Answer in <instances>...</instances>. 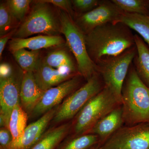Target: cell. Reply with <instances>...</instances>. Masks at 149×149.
<instances>
[{
    "mask_svg": "<svg viewBox=\"0 0 149 149\" xmlns=\"http://www.w3.org/2000/svg\"><path fill=\"white\" fill-rule=\"evenodd\" d=\"M42 2L52 4L63 10L70 16L73 14L72 1L68 0H40Z\"/></svg>",
    "mask_w": 149,
    "mask_h": 149,
    "instance_id": "obj_29",
    "label": "cell"
},
{
    "mask_svg": "<svg viewBox=\"0 0 149 149\" xmlns=\"http://www.w3.org/2000/svg\"><path fill=\"white\" fill-rule=\"evenodd\" d=\"M147 6H148V8L149 10V0H146Z\"/></svg>",
    "mask_w": 149,
    "mask_h": 149,
    "instance_id": "obj_33",
    "label": "cell"
},
{
    "mask_svg": "<svg viewBox=\"0 0 149 149\" xmlns=\"http://www.w3.org/2000/svg\"><path fill=\"white\" fill-rule=\"evenodd\" d=\"M100 149H149V123L122 126Z\"/></svg>",
    "mask_w": 149,
    "mask_h": 149,
    "instance_id": "obj_8",
    "label": "cell"
},
{
    "mask_svg": "<svg viewBox=\"0 0 149 149\" xmlns=\"http://www.w3.org/2000/svg\"><path fill=\"white\" fill-rule=\"evenodd\" d=\"M27 113L20 104L14 108L9 121L8 129L12 136V149H16L27 127Z\"/></svg>",
    "mask_w": 149,
    "mask_h": 149,
    "instance_id": "obj_19",
    "label": "cell"
},
{
    "mask_svg": "<svg viewBox=\"0 0 149 149\" xmlns=\"http://www.w3.org/2000/svg\"><path fill=\"white\" fill-rule=\"evenodd\" d=\"M99 143L100 139L97 135L86 134L60 144L57 149H90Z\"/></svg>",
    "mask_w": 149,
    "mask_h": 149,
    "instance_id": "obj_23",
    "label": "cell"
},
{
    "mask_svg": "<svg viewBox=\"0 0 149 149\" xmlns=\"http://www.w3.org/2000/svg\"><path fill=\"white\" fill-rule=\"evenodd\" d=\"M17 62L25 72H33L40 62L38 51L20 49L12 53Z\"/></svg>",
    "mask_w": 149,
    "mask_h": 149,
    "instance_id": "obj_22",
    "label": "cell"
},
{
    "mask_svg": "<svg viewBox=\"0 0 149 149\" xmlns=\"http://www.w3.org/2000/svg\"><path fill=\"white\" fill-rule=\"evenodd\" d=\"M33 72L37 85L44 91L79 75L51 67L41 60Z\"/></svg>",
    "mask_w": 149,
    "mask_h": 149,
    "instance_id": "obj_12",
    "label": "cell"
},
{
    "mask_svg": "<svg viewBox=\"0 0 149 149\" xmlns=\"http://www.w3.org/2000/svg\"><path fill=\"white\" fill-rule=\"evenodd\" d=\"M64 41L59 35H39L26 38H14L9 43V49L12 53L22 49L38 51L42 49L61 45Z\"/></svg>",
    "mask_w": 149,
    "mask_h": 149,
    "instance_id": "obj_16",
    "label": "cell"
},
{
    "mask_svg": "<svg viewBox=\"0 0 149 149\" xmlns=\"http://www.w3.org/2000/svg\"><path fill=\"white\" fill-rule=\"evenodd\" d=\"M123 12L149 16L146 0H112Z\"/></svg>",
    "mask_w": 149,
    "mask_h": 149,
    "instance_id": "obj_24",
    "label": "cell"
},
{
    "mask_svg": "<svg viewBox=\"0 0 149 149\" xmlns=\"http://www.w3.org/2000/svg\"><path fill=\"white\" fill-rule=\"evenodd\" d=\"M120 105L113 93L104 86L76 115L73 128L76 136L87 134L99 120Z\"/></svg>",
    "mask_w": 149,
    "mask_h": 149,
    "instance_id": "obj_4",
    "label": "cell"
},
{
    "mask_svg": "<svg viewBox=\"0 0 149 149\" xmlns=\"http://www.w3.org/2000/svg\"><path fill=\"white\" fill-rule=\"evenodd\" d=\"M136 46L119 55L101 61L96 64L104 85L122 104V91L129 68L137 54Z\"/></svg>",
    "mask_w": 149,
    "mask_h": 149,
    "instance_id": "obj_5",
    "label": "cell"
},
{
    "mask_svg": "<svg viewBox=\"0 0 149 149\" xmlns=\"http://www.w3.org/2000/svg\"><path fill=\"white\" fill-rule=\"evenodd\" d=\"M121 106L125 125L149 123V89L138 76L132 64L123 87Z\"/></svg>",
    "mask_w": 149,
    "mask_h": 149,
    "instance_id": "obj_2",
    "label": "cell"
},
{
    "mask_svg": "<svg viewBox=\"0 0 149 149\" xmlns=\"http://www.w3.org/2000/svg\"><path fill=\"white\" fill-rule=\"evenodd\" d=\"M123 12L112 0H102L97 7L79 15L74 22L85 35L99 26L116 21Z\"/></svg>",
    "mask_w": 149,
    "mask_h": 149,
    "instance_id": "obj_9",
    "label": "cell"
},
{
    "mask_svg": "<svg viewBox=\"0 0 149 149\" xmlns=\"http://www.w3.org/2000/svg\"><path fill=\"white\" fill-rule=\"evenodd\" d=\"M124 124L121 105L104 116L93 126L87 134L97 135L102 146Z\"/></svg>",
    "mask_w": 149,
    "mask_h": 149,
    "instance_id": "obj_13",
    "label": "cell"
},
{
    "mask_svg": "<svg viewBox=\"0 0 149 149\" xmlns=\"http://www.w3.org/2000/svg\"><path fill=\"white\" fill-rule=\"evenodd\" d=\"M12 136L7 128L2 127L0 130V149H12Z\"/></svg>",
    "mask_w": 149,
    "mask_h": 149,
    "instance_id": "obj_28",
    "label": "cell"
},
{
    "mask_svg": "<svg viewBox=\"0 0 149 149\" xmlns=\"http://www.w3.org/2000/svg\"><path fill=\"white\" fill-rule=\"evenodd\" d=\"M14 18L7 3L0 5V35L3 37L8 33L12 27Z\"/></svg>",
    "mask_w": 149,
    "mask_h": 149,
    "instance_id": "obj_26",
    "label": "cell"
},
{
    "mask_svg": "<svg viewBox=\"0 0 149 149\" xmlns=\"http://www.w3.org/2000/svg\"><path fill=\"white\" fill-rule=\"evenodd\" d=\"M137 53L133 60L138 76L149 89V48L139 35H134Z\"/></svg>",
    "mask_w": 149,
    "mask_h": 149,
    "instance_id": "obj_17",
    "label": "cell"
},
{
    "mask_svg": "<svg viewBox=\"0 0 149 149\" xmlns=\"http://www.w3.org/2000/svg\"><path fill=\"white\" fill-rule=\"evenodd\" d=\"M82 77L79 74L55 87L45 91L32 111L35 116L44 114L58 105L69 95L77 90Z\"/></svg>",
    "mask_w": 149,
    "mask_h": 149,
    "instance_id": "obj_10",
    "label": "cell"
},
{
    "mask_svg": "<svg viewBox=\"0 0 149 149\" xmlns=\"http://www.w3.org/2000/svg\"><path fill=\"white\" fill-rule=\"evenodd\" d=\"M115 22L123 23L136 31L149 48V16L123 12Z\"/></svg>",
    "mask_w": 149,
    "mask_h": 149,
    "instance_id": "obj_18",
    "label": "cell"
},
{
    "mask_svg": "<svg viewBox=\"0 0 149 149\" xmlns=\"http://www.w3.org/2000/svg\"><path fill=\"white\" fill-rule=\"evenodd\" d=\"M36 1L29 15L16 30L15 38H26L37 34L57 36L61 33L60 20L58 21L48 3Z\"/></svg>",
    "mask_w": 149,
    "mask_h": 149,
    "instance_id": "obj_6",
    "label": "cell"
},
{
    "mask_svg": "<svg viewBox=\"0 0 149 149\" xmlns=\"http://www.w3.org/2000/svg\"><path fill=\"white\" fill-rule=\"evenodd\" d=\"M20 86L14 74L0 77V121L1 126L8 128L14 108L19 103Z\"/></svg>",
    "mask_w": 149,
    "mask_h": 149,
    "instance_id": "obj_11",
    "label": "cell"
},
{
    "mask_svg": "<svg viewBox=\"0 0 149 149\" xmlns=\"http://www.w3.org/2000/svg\"><path fill=\"white\" fill-rule=\"evenodd\" d=\"M104 87L100 75L97 72L83 86L70 95L57 109L53 121L60 123L77 115L85 104Z\"/></svg>",
    "mask_w": 149,
    "mask_h": 149,
    "instance_id": "obj_7",
    "label": "cell"
},
{
    "mask_svg": "<svg viewBox=\"0 0 149 149\" xmlns=\"http://www.w3.org/2000/svg\"><path fill=\"white\" fill-rule=\"evenodd\" d=\"M43 61L55 69L65 70L73 74H80L77 64L74 63L71 56L66 51L58 50L51 52L46 56Z\"/></svg>",
    "mask_w": 149,
    "mask_h": 149,
    "instance_id": "obj_21",
    "label": "cell"
},
{
    "mask_svg": "<svg viewBox=\"0 0 149 149\" xmlns=\"http://www.w3.org/2000/svg\"><path fill=\"white\" fill-rule=\"evenodd\" d=\"M90 149H100V145H99V144H98V145H96V146L92 147Z\"/></svg>",
    "mask_w": 149,
    "mask_h": 149,
    "instance_id": "obj_32",
    "label": "cell"
},
{
    "mask_svg": "<svg viewBox=\"0 0 149 149\" xmlns=\"http://www.w3.org/2000/svg\"><path fill=\"white\" fill-rule=\"evenodd\" d=\"M31 0H9L6 3L14 18L22 20L30 8Z\"/></svg>",
    "mask_w": 149,
    "mask_h": 149,
    "instance_id": "obj_25",
    "label": "cell"
},
{
    "mask_svg": "<svg viewBox=\"0 0 149 149\" xmlns=\"http://www.w3.org/2000/svg\"><path fill=\"white\" fill-rule=\"evenodd\" d=\"M134 35L121 22L106 23L85 35L89 56L96 65L105 59L119 55L136 45Z\"/></svg>",
    "mask_w": 149,
    "mask_h": 149,
    "instance_id": "obj_1",
    "label": "cell"
},
{
    "mask_svg": "<svg viewBox=\"0 0 149 149\" xmlns=\"http://www.w3.org/2000/svg\"><path fill=\"white\" fill-rule=\"evenodd\" d=\"M1 77H5L10 75L13 73L12 69L9 65L3 63L1 65Z\"/></svg>",
    "mask_w": 149,
    "mask_h": 149,
    "instance_id": "obj_31",
    "label": "cell"
},
{
    "mask_svg": "<svg viewBox=\"0 0 149 149\" xmlns=\"http://www.w3.org/2000/svg\"><path fill=\"white\" fill-rule=\"evenodd\" d=\"M57 109L53 108L43 114L37 121L27 126L15 149H30L42 138Z\"/></svg>",
    "mask_w": 149,
    "mask_h": 149,
    "instance_id": "obj_14",
    "label": "cell"
},
{
    "mask_svg": "<svg viewBox=\"0 0 149 149\" xmlns=\"http://www.w3.org/2000/svg\"><path fill=\"white\" fill-rule=\"evenodd\" d=\"M70 129L69 124L60 125L44 133L30 149H57Z\"/></svg>",
    "mask_w": 149,
    "mask_h": 149,
    "instance_id": "obj_20",
    "label": "cell"
},
{
    "mask_svg": "<svg viewBox=\"0 0 149 149\" xmlns=\"http://www.w3.org/2000/svg\"><path fill=\"white\" fill-rule=\"evenodd\" d=\"M45 92L37 85L33 72H24L20 85V99L27 113L32 112Z\"/></svg>",
    "mask_w": 149,
    "mask_h": 149,
    "instance_id": "obj_15",
    "label": "cell"
},
{
    "mask_svg": "<svg viewBox=\"0 0 149 149\" xmlns=\"http://www.w3.org/2000/svg\"><path fill=\"white\" fill-rule=\"evenodd\" d=\"M16 30V29H14L10 32H9L6 35L1 37V39H0V56H1V58L3 51L7 43L8 42V40L10 39L11 37L13 34H15Z\"/></svg>",
    "mask_w": 149,
    "mask_h": 149,
    "instance_id": "obj_30",
    "label": "cell"
},
{
    "mask_svg": "<svg viewBox=\"0 0 149 149\" xmlns=\"http://www.w3.org/2000/svg\"><path fill=\"white\" fill-rule=\"evenodd\" d=\"M61 33L64 35L69 49L74 56L79 74L86 81L97 72L95 63L88 55L85 34L75 24L69 15L64 11L59 15Z\"/></svg>",
    "mask_w": 149,
    "mask_h": 149,
    "instance_id": "obj_3",
    "label": "cell"
},
{
    "mask_svg": "<svg viewBox=\"0 0 149 149\" xmlns=\"http://www.w3.org/2000/svg\"><path fill=\"white\" fill-rule=\"evenodd\" d=\"M102 1L100 0H74L72 2L76 10L84 14L97 7Z\"/></svg>",
    "mask_w": 149,
    "mask_h": 149,
    "instance_id": "obj_27",
    "label": "cell"
}]
</instances>
